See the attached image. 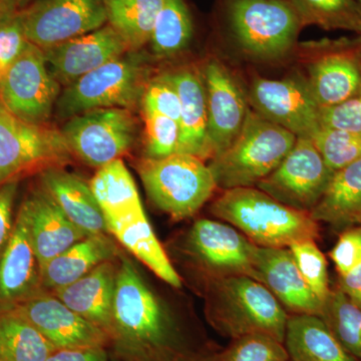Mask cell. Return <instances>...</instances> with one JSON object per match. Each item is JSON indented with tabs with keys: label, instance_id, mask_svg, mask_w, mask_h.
<instances>
[{
	"label": "cell",
	"instance_id": "6da1fadb",
	"mask_svg": "<svg viewBox=\"0 0 361 361\" xmlns=\"http://www.w3.org/2000/svg\"><path fill=\"white\" fill-rule=\"evenodd\" d=\"M111 341L128 361H205L167 306L122 257L116 276Z\"/></svg>",
	"mask_w": 361,
	"mask_h": 361
},
{
	"label": "cell",
	"instance_id": "7a4b0ae2",
	"mask_svg": "<svg viewBox=\"0 0 361 361\" xmlns=\"http://www.w3.org/2000/svg\"><path fill=\"white\" fill-rule=\"evenodd\" d=\"M209 209L263 248H289L319 237V223L310 213L284 205L258 188L226 190Z\"/></svg>",
	"mask_w": 361,
	"mask_h": 361
},
{
	"label": "cell",
	"instance_id": "3957f363",
	"mask_svg": "<svg viewBox=\"0 0 361 361\" xmlns=\"http://www.w3.org/2000/svg\"><path fill=\"white\" fill-rule=\"evenodd\" d=\"M206 316L221 336L266 334L283 342L289 314L269 289L253 278L231 276L205 285Z\"/></svg>",
	"mask_w": 361,
	"mask_h": 361
},
{
	"label": "cell",
	"instance_id": "277c9868",
	"mask_svg": "<svg viewBox=\"0 0 361 361\" xmlns=\"http://www.w3.org/2000/svg\"><path fill=\"white\" fill-rule=\"evenodd\" d=\"M297 137L249 109L234 142L208 167L223 191L253 188L269 176L293 148Z\"/></svg>",
	"mask_w": 361,
	"mask_h": 361
},
{
	"label": "cell",
	"instance_id": "5b68a950",
	"mask_svg": "<svg viewBox=\"0 0 361 361\" xmlns=\"http://www.w3.org/2000/svg\"><path fill=\"white\" fill-rule=\"evenodd\" d=\"M151 70L140 51H130L90 71L61 92L56 116L63 120L97 109L134 111L141 106Z\"/></svg>",
	"mask_w": 361,
	"mask_h": 361
},
{
	"label": "cell",
	"instance_id": "8992f818",
	"mask_svg": "<svg viewBox=\"0 0 361 361\" xmlns=\"http://www.w3.org/2000/svg\"><path fill=\"white\" fill-rule=\"evenodd\" d=\"M137 170L154 205L175 221L196 215L217 188L205 161L189 154L145 158Z\"/></svg>",
	"mask_w": 361,
	"mask_h": 361
},
{
	"label": "cell",
	"instance_id": "52a82bcc",
	"mask_svg": "<svg viewBox=\"0 0 361 361\" xmlns=\"http://www.w3.org/2000/svg\"><path fill=\"white\" fill-rule=\"evenodd\" d=\"M224 16L241 51L262 61L286 56L303 27L289 0H226Z\"/></svg>",
	"mask_w": 361,
	"mask_h": 361
},
{
	"label": "cell",
	"instance_id": "ba28073f",
	"mask_svg": "<svg viewBox=\"0 0 361 361\" xmlns=\"http://www.w3.org/2000/svg\"><path fill=\"white\" fill-rule=\"evenodd\" d=\"M258 246L225 222L199 219L188 233L185 253L204 281V286L231 276L257 280Z\"/></svg>",
	"mask_w": 361,
	"mask_h": 361
},
{
	"label": "cell",
	"instance_id": "9c48e42d",
	"mask_svg": "<svg viewBox=\"0 0 361 361\" xmlns=\"http://www.w3.org/2000/svg\"><path fill=\"white\" fill-rule=\"evenodd\" d=\"M70 157L61 130L25 122L0 104V185L35 170L58 167Z\"/></svg>",
	"mask_w": 361,
	"mask_h": 361
},
{
	"label": "cell",
	"instance_id": "30bf717a",
	"mask_svg": "<svg viewBox=\"0 0 361 361\" xmlns=\"http://www.w3.org/2000/svg\"><path fill=\"white\" fill-rule=\"evenodd\" d=\"M61 132L71 154L99 169L132 149L137 123L132 111L97 109L68 118Z\"/></svg>",
	"mask_w": 361,
	"mask_h": 361
},
{
	"label": "cell",
	"instance_id": "8fae6325",
	"mask_svg": "<svg viewBox=\"0 0 361 361\" xmlns=\"http://www.w3.org/2000/svg\"><path fill=\"white\" fill-rule=\"evenodd\" d=\"M61 87L47 68L44 51L30 42L0 78V104L25 122L47 125Z\"/></svg>",
	"mask_w": 361,
	"mask_h": 361
},
{
	"label": "cell",
	"instance_id": "7c38bea8",
	"mask_svg": "<svg viewBox=\"0 0 361 361\" xmlns=\"http://www.w3.org/2000/svg\"><path fill=\"white\" fill-rule=\"evenodd\" d=\"M334 174L312 141L297 137L288 155L255 188L284 205L310 213Z\"/></svg>",
	"mask_w": 361,
	"mask_h": 361
},
{
	"label": "cell",
	"instance_id": "4fadbf2b",
	"mask_svg": "<svg viewBox=\"0 0 361 361\" xmlns=\"http://www.w3.org/2000/svg\"><path fill=\"white\" fill-rule=\"evenodd\" d=\"M18 16L26 39L42 51L108 23L106 0H35Z\"/></svg>",
	"mask_w": 361,
	"mask_h": 361
},
{
	"label": "cell",
	"instance_id": "5bb4252c",
	"mask_svg": "<svg viewBox=\"0 0 361 361\" xmlns=\"http://www.w3.org/2000/svg\"><path fill=\"white\" fill-rule=\"evenodd\" d=\"M249 102L254 111L297 137L311 139L322 128V108L306 82L255 78Z\"/></svg>",
	"mask_w": 361,
	"mask_h": 361
},
{
	"label": "cell",
	"instance_id": "9a60e30c",
	"mask_svg": "<svg viewBox=\"0 0 361 361\" xmlns=\"http://www.w3.org/2000/svg\"><path fill=\"white\" fill-rule=\"evenodd\" d=\"M13 310L32 323L56 349L106 348L111 342L106 331L44 290Z\"/></svg>",
	"mask_w": 361,
	"mask_h": 361
},
{
	"label": "cell",
	"instance_id": "2e32d148",
	"mask_svg": "<svg viewBox=\"0 0 361 361\" xmlns=\"http://www.w3.org/2000/svg\"><path fill=\"white\" fill-rule=\"evenodd\" d=\"M208 114V137L212 159L234 142L245 123L249 106L231 71L218 59L207 61L202 71Z\"/></svg>",
	"mask_w": 361,
	"mask_h": 361
},
{
	"label": "cell",
	"instance_id": "e0dca14e",
	"mask_svg": "<svg viewBox=\"0 0 361 361\" xmlns=\"http://www.w3.org/2000/svg\"><path fill=\"white\" fill-rule=\"evenodd\" d=\"M130 49L113 26L101 28L44 49L47 68L66 87Z\"/></svg>",
	"mask_w": 361,
	"mask_h": 361
},
{
	"label": "cell",
	"instance_id": "ac0fdd59",
	"mask_svg": "<svg viewBox=\"0 0 361 361\" xmlns=\"http://www.w3.org/2000/svg\"><path fill=\"white\" fill-rule=\"evenodd\" d=\"M306 80L320 108L336 106L361 92V37L320 45Z\"/></svg>",
	"mask_w": 361,
	"mask_h": 361
},
{
	"label": "cell",
	"instance_id": "d6986e66",
	"mask_svg": "<svg viewBox=\"0 0 361 361\" xmlns=\"http://www.w3.org/2000/svg\"><path fill=\"white\" fill-rule=\"evenodd\" d=\"M42 290L40 266L21 206L13 234L0 256V311L13 310Z\"/></svg>",
	"mask_w": 361,
	"mask_h": 361
},
{
	"label": "cell",
	"instance_id": "ffe728a7",
	"mask_svg": "<svg viewBox=\"0 0 361 361\" xmlns=\"http://www.w3.org/2000/svg\"><path fill=\"white\" fill-rule=\"evenodd\" d=\"M258 281L269 289L289 315H322L318 300L289 248L258 247L256 255Z\"/></svg>",
	"mask_w": 361,
	"mask_h": 361
},
{
	"label": "cell",
	"instance_id": "44dd1931",
	"mask_svg": "<svg viewBox=\"0 0 361 361\" xmlns=\"http://www.w3.org/2000/svg\"><path fill=\"white\" fill-rule=\"evenodd\" d=\"M21 206L40 267L87 237L42 189L30 195Z\"/></svg>",
	"mask_w": 361,
	"mask_h": 361
},
{
	"label": "cell",
	"instance_id": "7402d4cb",
	"mask_svg": "<svg viewBox=\"0 0 361 361\" xmlns=\"http://www.w3.org/2000/svg\"><path fill=\"white\" fill-rule=\"evenodd\" d=\"M118 269L113 261H106L78 281L51 294L78 315L103 329L111 338Z\"/></svg>",
	"mask_w": 361,
	"mask_h": 361
},
{
	"label": "cell",
	"instance_id": "603a6c76",
	"mask_svg": "<svg viewBox=\"0 0 361 361\" xmlns=\"http://www.w3.org/2000/svg\"><path fill=\"white\" fill-rule=\"evenodd\" d=\"M166 75L177 90L180 102L177 153L189 154L203 161L211 160L206 92L202 75L190 68Z\"/></svg>",
	"mask_w": 361,
	"mask_h": 361
},
{
	"label": "cell",
	"instance_id": "cb8c5ba5",
	"mask_svg": "<svg viewBox=\"0 0 361 361\" xmlns=\"http://www.w3.org/2000/svg\"><path fill=\"white\" fill-rule=\"evenodd\" d=\"M40 183L45 193L87 236L109 233L103 211L85 180L54 167L42 171Z\"/></svg>",
	"mask_w": 361,
	"mask_h": 361
},
{
	"label": "cell",
	"instance_id": "d4e9b609",
	"mask_svg": "<svg viewBox=\"0 0 361 361\" xmlns=\"http://www.w3.org/2000/svg\"><path fill=\"white\" fill-rule=\"evenodd\" d=\"M116 255L118 248L108 235L85 237L40 267L42 289L54 292L68 286Z\"/></svg>",
	"mask_w": 361,
	"mask_h": 361
},
{
	"label": "cell",
	"instance_id": "484cf974",
	"mask_svg": "<svg viewBox=\"0 0 361 361\" xmlns=\"http://www.w3.org/2000/svg\"><path fill=\"white\" fill-rule=\"evenodd\" d=\"M90 187L103 211L106 227L146 214L135 180L122 159L97 169Z\"/></svg>",
	"mask_w": 361,
	"mask_h": 361
},
{
	"label": "cell",
	"instance_id": "4316f807",
	"mask_svg": "<svg viewBox=\"0 0 361 361\" xmlns=\"http://www.w3.org/2000/svg\"><path fill=\"white\" fill-rule=\"evenodd\" d=\"M310 214L316 222L338 230L361 225V160L334 172Z\"/></svg>",
	"mask_w": 361,
	"mask_h": 361
},
{
	"label": "cell",
	"instance_id": "83f0119b",
	"mask_svg": "<svg viewBox=\"0 0 361 361\" xmlns=\"http://www.w3.org/2000/svg\"><path fill=\"white\" fill-rule=\"evenodd\" d=\"M284 345L290 361H360L346 350L319 316L289 315Z\"/></svg>",
	"mask_w": 361,
	"mask_h": 361
},
{
	"label": "cell",
	"instance_id": "f1b7e54d",
	"mask_svg": "<svg viewBox=\"0 0 361 361\" xmlns=\"http://www.w3.org/2000/svg\"><path fill=\"white\" fill-rule=\"evenodd\" d=\"M108 232L166 283L180 288L182 279L149 225L146 214L128 222L108 224Z\"/></svg>",
	"mask_w": 361,
	"mask_h": 361
},
{
	"label": "cell",
	"instance_id": "f546056e",
	"mask_svg": "<svg viewBox=\"0 0 361 361\" xmlns=\"http://www.w3.org/2000/svg\"><path fill=\"white\" fill-rule=\"evenodd\" d=\"M56 350L20 313L0 311V361H45Z\"/></svg>",
	"mask_w": 361,
	"mask_h": 361
},
{
	"label": "cell",
	"instance_id": "4dcf8cb0",
	"mask_svg": "<svg viewBox=\"0 0 361 361\" xmlns=\"http://www.w3.org/2000/svg\"><path fill=\"white\" fill-rule=\"evenodd\" d=\"M165 0H106L108 23L120 33L130 51L148 44Z\"/></svg>",
	"mask_w": 361,
	"mask_h": 361
},
{
	"label": "cell",
	"instance_id": "1f68e13d",
	"mask_svg": "<svg viewBox=\"0 0 361 361\" xmlns=\"http://www.w3.org/2000/svg\"><path fill=\"white\" fill-rule=\"evenodd\" d=\"M193 37V20L185 0H165L157 16L149 44L158 56L184 51Z\"/></svg>",
	"mask_w": 361,
	"mask_h": 361
},
{
	"label": "cell",
	"instance_id": "d6a6232c",
	"mask_svg": "<svg viewBox=\"0 0 361 361\" xmlns=\"http://www.w3.org/2000/svg\"><path fill=\"white\" fill-rule=\"evenodd\" d=\"M301 23L325 30H346L361 37V7L357 0H289Z\"/></svg>",
	"mask_w": 361,
	"mask_h": 361
},
{
	"label": "cell",
	"instance_id": "836d02e7",
	"mask_svg": "<svg viewBox=\"0 0 361 361\" xmlns=\"http://www.w3.org/2000/svg\"><path fill=\"white\" fill-rule=\"evenodd\" d=\"M350 355L361 361V308L337 287L322 304L320 315Z\"/></svg>",
	"mask_w": 361,
	"mask_h": 361
},
{
	"label": "cell",
	"instance_id": "e575fe53",
	"mask_svg": "<svg viewBox=\"0 0 361 361\" xmlns=\"http://www.w3.org/2000/svg\"><path fill=\"white\" fill-rule=\"evenodd\" d=\"M206 361H290L283 342L266 334H248L232 339L228 348Z\"/></svg>",
	"mask_w": 361,
	"mask_h": 361
},
{
	"label": "cell",
	"instance_id": "d590c367",
	"mask_svg": "<svg viewBox=\"0 0 361 361\" xmlns=\"http://www.w3.org/2000/svg\"><path fill=\"white\" fill-rule=\"evenodd\" d=\"M310 140L334 172L361 160V134L322 127Z\"/></svg>",
	"mask_w": 361,
	"mask_h": 361
},
{
	"label": "cell",
	"instance_id": "8d00e7d4",
	"mask_svg": "<svg viewBox=\"0 0 361 361\" xmlns=\"http://www.w3.org/2000/svg\"><path fill=\"white\" fill-rule=\"evenodd\" d=\"M289 249L306 283L323 304L331 291L324 254L316 245L314 240L297 242Z\"/></svg>",
	"mask_w": 361,
	"mask_h": 361
},
{
	"label": "cell",
	"instance_id": "74e56055",
	"mask_svg": "<svg viewBox=\"0 0 361 361\" xmlns=\"http://www.w3.org/2000/svg\"><path fill=\"white\" fill-rule=\"evenodd\" d=\"M142 111L146 125V158L163 159L177 153L180 140L179 123L155 111Z\"/></svg>",
	"mask_w": 361,
	"mask_h": 361
},
{
	"label": "cell",
	"instance_id": "f35d334b",
	"mask_svg": "<svg viewBox=\"0 0 361 361\" xmlns=\"http://www.w3.org/2000/svg\"><path fill=\"white\" fill-rule=\"evenodd\" d=\"M141 106L142 110L155 111L179 123L180 97L167 75L151 78L142 94Z\"/></svg>",
	"mask_w": 361,
	"mask_h": 361
},
{
	"label": "cell",
	"instance_id": "ab89813d",
	"mask_svg": "<svg viewBox=\"0 0 361 361\" xmlns=\"http://www.w3.org/2000/svg\"><path fill=\"white\" fill-rule=\"evenodd\" d=\"M320 126L361 134V92L336 106L322 108Z\"/></svg>",
	"mask_w": 361,
	"mask_h": 361
},
{
	"label": "cell",
	"instance_id": "60d3db41",
	"mask_svg": "<svg viewBox=\"0 0 361 361\" xmlns=\"http://www.w3.org/2000/svg\"><path fill=\"white\" fill-rule=\"evenodd\" d=\"M28 44L18 13L0 21V75L20 58Z\"/></svg>",
	"mask_w": 361,
	"mask_h": 361
},
{
	"label": "cell",
	"instance_id": "b9f144b4",
	"mask_svg": "<svg viewBox=\"0 0 361 361\" xmlns=\"http://www.w3.org/2000/svg\"><path fill=\"white\" fill-rule=\"evenodd\" d=\"M329 257L338 275H343L361 264V225L344 230Z\"/></svg>",
	"mask_w": 361,
	"mask_h": 361
},
{
	"label": "cell",
	"instance_id": "7bdbcfd3",
	"mask_svg": "<svg viewBox=\"0 0 361 361\" xmlns=\"http://www.w3.org/2000/svg\"><path fill=\"white\" fill-rule=\"evenodd\" d=\"M18 189V180H11L0 185V256L8 244L13 234V207Z\"/></svg>",
	"mask_w": 361,
	"mask_h": 361
},
{
	"label": "cell",
	"instance_id": "ee69618b",
	"mask_svg": "<svg viewBox=\"0 0 361 361\" xmlns=\"http://www.w3.org/2000/svg\"><path fill=\"white\" fill-rule=\"evenodd\" d=\"M45 361H109L104 348L56 349Z\"/></svg>",
	"mask_w": 361,
	"mask_h": 361
},
{
	"label": "cell",
	"instance_id": "f6af8a7d",
	"mask_svg": "<svg viewBox=\"0 0 361 361\" xmlns=\"http://www.w3.org/2000/svg\"><path fill=\"white\" fill-rule=\"evenodd\" d=\"M338 288L361 308V264L343 275H338Z\"/></svg>",
	"mask_w": 361,
	"mask_h": 361
},
{
	"label": "cell",
	"instance_id": "bcb514c9",
	"mask_svg": "<svg viewBox=\"0 0 361 361\" xmlns=\"http://www.w3.org/2000/svg\"><path fill=\"white\" fill-rule=\"evenodd\" d=\"M20 9V0H0V21L13 18Z\"/></svg>",
	"mask_w": 361,
	"mask_h": 361
},
{
	"label": "cell",
	"instance_id": "7dc6e473",
	"mask_svg": "<svg viewBox=\"0 0 361 361\" xmlns=\"http://www.w3.org/2000/svg\"><path fill=\"white\" fill-rule=\"evenodd\" d=\"M35 1V0H20V7L23 8V6H26V4H30V2Z\"/></svg>",
	"mask_w": 361,
	"mask_h": 361
},
{
	"label": "cell",
	"instance_id": "c3c4849f",
	"mask_svg": "<svg viewBox=\"0 0 361 361\" xmlns=\"http://www.w3.org/2000/svg\"><path fill=\"white\" fill-rule=\"evenodd\" d=\"M360 71H361V49H360Z\"/></svg>",
	"mask_w": 361,
	"mask_h": 361
},
{
	"label": "cell",
	"instance_id": "681fc988",
	"mask_svg": "<svg viewBox=\"0 0 361 361\" xmlns=\"http://www.w3.org/2000/svg\"><path fill=\"white\" fill-rule=\"evenodd\" d=\"M358 4H360V6L361 7V0H357Z\"/></svg>",
	"mask_w": 361,
	"mask_h": 361
},
{
	"label": "cell",
	"instance_id": "f907efd6",
	"mask_svg": "<svg viewBox=\"0 0 361 361\" xmlns=\"http://www.w3.org/2000/svg\"><path fill=\"white\" fill-rule=\"evenodd\" d=\"M0 78H1V75H0Z\"/></svg>",
	"mask_w": 361,
	"mask_h": 361
},
{
	"label": "cell",
	"instance_id": "816d5d0a",
	"mask_svg": "<svg viewBox=\"0 0 361 361\" xmlns=\"http://www.w3.org/2000/svg\"><path fill=\"white\" fill-rule=\"evenodd\" d=\"M206 361V360H205Z\"/></svg>",
	"mask_w": 361,
	"mask_h": 361
}]
</instances>
